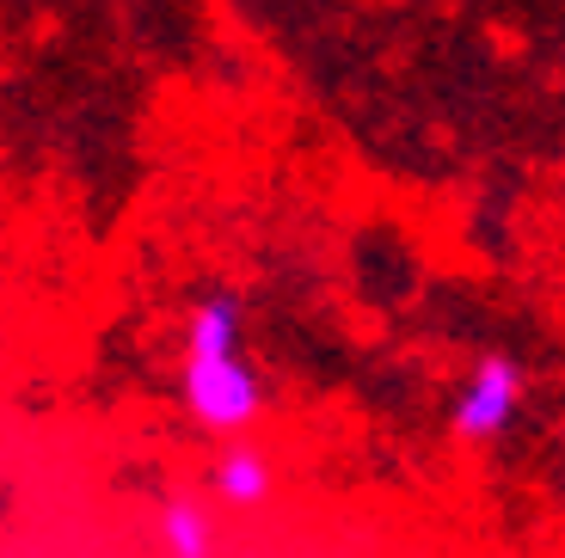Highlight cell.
<instances>
[{"mask_svg":"<svg viewBox=\"0 0 565 558\" xmlns=\"http://www.w3.org/2000/svg\"><path fill=\"white\" fill-rule=\"evenodd\" d=\"M184 405L210 430H241L258 418V375L241 363V350H184Z\"/></svg>","mask_w":565,"mask_h":558,"instance_id":"cell-1","label":"cell"},{"mask_svg":"<svg viewBox=\"0 0 565 558\" xmlns=\"http://www.w3.org/2000/svg\"><path fill=\"white\" fill-rule=\"evenodd\" d=\"M516 399H523L516 363H510V356H486V363L473 368V380H467V393L455 399V436H461V442L498 436L510 418H516Z\"/></svg>","mask_w":565,"mask_h":558,"instance_id":"cell-2","label":"cell"},{"mask_svg":"<svg viewBox=\"0 0 565 558\" xmlns=\"http://www.w3.org/2000/svg\"><path fill=\"white\" fill-rule=\"evenodd\" d=\"M215 491H222L227 503H258L270 491V473L258 454H227L222 466H215Z\"/></svg>","mask_w":565,"mask_h":558,"instance_id":"cell-3","label":"cell"},{"mask_svg":"<svg viewBox=\"0 0 565 558\" xmlns=\"http://www.w3.org/2000/svg\"><path fill=\"white\" fill-rule=\"evenodd\" d=\"M167 540L172 558H210V522L198 503H167Z\"/></svg>","mask_w":565,"mask_h":558,"instance_id":"cell-4","label":"cell"}]
</instances>
